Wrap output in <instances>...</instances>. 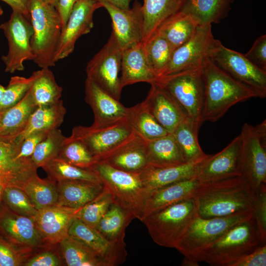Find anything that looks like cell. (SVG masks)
<instances>
[{
	"instance_id": "cell-12",
	"label": "cell",
	"mask_w": 266,
	"mask_h": 266,
	"mask_svg": "<svg viewBox=\"0 0 266 266\" xmlns=\"http://www.w3.org/2000/svg\"><path fill=\"white\" fill-rule=\"evenodd\" d=\"M122 51L112 32L106 43L88 62L86 67L87 77L119 100L123 89L119 76Z\"/></svg>"
},
{
	"instance_id": "cell-44",
	"label": "cell",
	"mask_w": 266,
	"mask_h": 266,
	"mask_svg": "<svg viewBox=\"0 0 266 266\" xmlns=\"http://www.w3.org/2000/svg\"><path fill=\"white\" fill-rule=\"evenodd\" d=\"M66 137L58 129L50 131L46 137L36 146L31 158L38 168L43 167L58 157Z\"/></svg>"
},
{
	"instance_id": "cell-13",
	"label": "cell",
	"mask_w": 266,
	"mask_h": 266,
	"mask_svg": "<svg viewBox=\"0 0 266 266\" xmlns=\"http://www.w3.org/2000/svg\"><path fill=\"white\" fill-rule=\"evenodd\" d=\"M211 25L199 26L188 41L173 50L168 62L158 77L201 68L209 58L214 39Z\"/></svg>"
},
{
	"instance_id": "cell-1",
	"label": "cell",
	"mask_w": 266,
	"mask_h": 266,
	"mask_svg": "<svg viewBox=\"0 0 266 266\" xmlns=\"http://www.w3.org/2000/svg\"><path fill=\"white\" fill-rule=\"evenodd\" d=\"M255 196L247 179L238 175L200 183L192 198L197 214L210 218L252 213Z\"/></svg>"
},
{
	"instance_id": "cell-51",
	"label": "cell",
	"mask_w": 266,
	"mask_h": 266,
	"mask_svg": "<svg viewBox=\"0 0 266 266\" xmlns=\"http://www.w3.org/2000/svg\"><path fill=\"white\" fill-rule=\"evenodd\" d=\"M266 243L238 259L231 266H266Z\"/></svg>"
},
{
	"instance_id": "cell-61",
	"label": "cell",
	"mask_w": 266,
	"mask_h": 266,
	"mask_svg": "<svg viewBox=\"0 0 266 266\" xmlns=\"http://www.w3.org/2000/svg\"><path fill=\"white\" fill-rule=\"evenodd\" d=\"M3 13V11L1 7L0 6V16L2 15Z\"/></svg>"
},
{
	"instance_id": "cell-43",
	"label": "cell",
	"mask_w": 266,
	"mask_h": 266,
	"mask_svg": "<svg viewBox=\"0 0 266 266\" xmlns=\"http://www.w3.org/2000/svg\"><path fill=\"white\" fill-rule=\"evenodd\" d=\"M57 158L76 166L91 169L98 161L86 145L70 136L66 138Z\"/></svg>"
},
{
	"instance_id": "cell-14",
	"label": "cell",
	"mask_w": 266,
	"mask_h": 266,
	"mask_svg": "<svg viewBox=\"0 0 266 266\" xmlns=\"http://www.w3.org/2000/svg\"><path fill=\"white\" fill-rule=\"evenodd\" d=\"M133 133L126 119L103 128L76 126L70 136L82 142L98 161Z\"/></svg>"
},
{
	"instance_id": "cell-17",
	"label": "cell",
	"mask_w": 266,
	"mask_h": 266,
	"mask_svg": "<svg viewBox=\"0 0 266 266\" xmlns=\"http://www.w3.org/2000/svg\"><path fill=\"white\" fill-rule=\"evenodd\" d=\"M242 138L239 134L220 152L209 155L200 165L196 177L200 183L242 175Z\"/></svg>"
},
{
	"instance_id": "cell-59",
	"label": "cell",
	"mask_w": 266,
	"mask_h": 266,
	"mask_svg": "<svg viewBox=\"0 0 266 266\" xmlns=\"http://www.w3.org/2000/svg\"><path fill=\"white\" fill-rule=\"evenodd\" d=\"M4 188V187L3 186L0 185V201L1 197H2Z\"/></svg>"
},
{
	"instance_id": "cell-6",
	"label": "cell",
	"mask_w": 266,
	"mask_h": 266,
	"mask_svg": "<svg viewBox=\"0 0 266 266\" xmlns=\"http://www.w3.org/2000/svg\"><path fill=\"white\" fill-rule=\"evenodd\" d=\"M252 213L203 218L197 214L174 249L184 258L183 266H197L203 251L236 223L252 217Z\"/></svg>"
},
{
	"instance_id": "cell-23",
	"label": "cell",
	"mask_w": 266,
	"mask_h": 266,
	"mask_svg": "<svg viewBox=\"0 0 266 266\" xmlns=\"http://www.w3.org/2000/svg\"><path fill=\"white\" fill-rule=\"evenodd\" d=\"M77 210L50 206L38 210L33 219L42 239L51 244L60 243L68 235V228Z\"/></svg>"
},
{
	"instance_id": "cell-11",
	"label": "cell",
	"mask_w": 266,
	"mask_h": 266,
	"mask_svg": "<svg viewBox=\"0 0 266 266\" xmlns=\"http://www.w3.org/2000/svg\"><path fill=\"white\" fill-rule=\"evenodd\" d=\"M8 42V52L1 57L5 71L13 73L24 69V62L33 61L31 39L33 30L31 21L21 13L12 10L9 19L0 25Z\"/></svg>"
},
{
	"instance_id": "cell-30",
	"label": "cell",
	"mask_w": 266,
	"mask_h": 266,
	"mask_svg": "<svg viewBox=\"0 0 266 266\" xmlns=\"http://www.w3.org/2000/svg\"><path fill=\"white\" fill-rule=\"evenodd\" d=\"M66 113V108L61 100L54 104L37 106L29 117L25 128L16 139L22 142L33 133L49 132L58 129L63 123Z\"/></svg>"
},
{
	"instance_id": "cell-50",
	"label": "cell",
	"mask_w": 266,
	"mask_h": 266,
	"mask_svg": "<svg viewBox=\"0 0 266 266\" xmlns=\"http://www.w3.org/2000/svg\"><path fill=\"white\" fill-rule=\"evenodd\" d=\"M22 251L0 239V266L21 265L24 259Z\"/></svg>"
},
{
	"instance_id": "cell-47",
	"label": "cell",
	"mask_w": 266,
	"mask_h": 266,
	"mask_svg": "<svg viewBox=\"0 0 266 266\" xmlns=\"http://www.w3.org/2000/svg\"><path fill=\"white\" fill-rule=\"evenodd\" d=\"M2 197L11 210L18 214L33 218L37 212L28 196L21 188L5 187Z\"/></svg>"
},
{
	"instance_id": "cell-54",
	"label": "cell",
	"mask_w": 266,
	"mask_h": 266,
	"mask_svg": "<svg viewBox=\"0 0 266 266\" xmlns=\"http://www.w3.org/2000/svg\"><path fill=\"white\" fill-rule=\"evenodd\" d=\"M76 0H58L56 8L60 16L62 31L65 28Z\"/></svg>"
},
{
	"instance_id": "cell-39",
	"label": "cell",
	"mask_w": 266,
	"mask_h": 266,
	"mask_svg": "<svg viewBox=\"0 0 266 266\" xmlns=\"http://www.w3.org/2000/svg\"><path fill=\"white\" fill-rule=\"evenodd\" d=\"M60 243L62 255L68 266H105L89 248L68 235Z\"/></svg>"
},
{
	"instance_id": "cell-28",
	"label": "cell",
	"mask_w": 266,
	"mask_h": 266,
	"mask_svg": "<svg viewBox=\"0 0 266 266\" xmlns=\"http://www.w3.org/2000/svg\"><path fill=\"white\" fill-rule=\"evenodd\" d=\"M57 206L77 210L97 198L102 191L101 184L78 180H65L57 184Z\"/></svg>"
},
{
	"instance_id": "cell-7",
	"label": "cell",
	"mask_w": 266,
	"mask_h": 266,
	"mask_svg": "<svg viewBox=\"0 0 266 266\" xmlns=\"http://www.w3.org/2000/svg\"><path fill=\"white\" fill-rule=\"evenodd\" d=\"M196 214L194 200L190 198L156 211L141 222L155 243L175 248Z\"/></svg>"
},
{
	"instance_id": "cell-24",
	"label": "cell",
	"mask_w": 266,
	"mask_h": 266,
	"mask_svg": "<svg viewBox=\"0 0 266 266\" xmlns=\"http://www.w3.org/2000/svg\"><path fill=\"white\" fill-rule=\"evenodd\" d=\"M0 229L25 252L38 246L42 239L32 217L5 211L0 216Z\"/></svg>"
},
{
	"instance_id": "cell-57",
	"label": "cell",
	"mask_w": 266,
	"mask_h": 266,
	"mask_svg": "<svg viewBox=\"0 0 266 266\" xmlns=\"http://www.w3.org/2000/svg\"><path fill=\"white\" fill-rule=\"evenodd\" d=\"M5 87L0 84V103L3 98Z\"/></svg>"
},
{
	"instance_id": "cell-46",
	"label": "cell",
	"mask_w": 266,
	"mask_h": 266,
	"mask_svg": "<svg viewBox=\"0 0 266 266\" xmlns=\"http://www.w3.org/2000/svg\"><path fill=\"white\" fill-rule=\"evenodd\" d=\"M36 75V71H35L28 78L20 76L11 77L5 87L0 108L7 109L19 102L31 89Z\"/></svg>"
},
{
	"instance_id": "cell-5",
	"label": "cell",
	"mask_w": 266,
	"mask_h": 266,
	"mask_svg": "<svg viewBox=\"0 0 266 266\" xmlns=\"http://www.w3.org/2000/svg\"><path fill=\"white\" fill-rule=\"evenodd\" d=\"M91 169L109 194L112 203L129 211L140 220L150 192L139 174L118 169L102 161H97Z\"/></svg>"
},
{
	"instance_id": "cell-38",
	"label": "cell",
	"mask_w": 266,
	"mask_h": 266,
	"mask_svg": "<svg viewBox=\"0 0 266 266\" xmlns=\"http://www.w3.org/2000/svg\"><path fill=\"white\" fill-rule=\"evenodd\" d=\"M22 189L37 210L57 204V185L52 180L41 179L37 175L29 179Z\"/></svg>"
},
{
	"instance_id": "cell-53",
	"label": "cell",
	"mask_w": 266,
	"mask_h": 266,
	"mask_svg": "<svg viewBox=\"0 0 266 266\" xmlns=\"http://www.w3.org/2000/svg\"><path fill=\"white\" fill-rule=\"evenodd\" d=\"M61 263L53 253L46 251L30 259L25 264L26 266H58Z\"/></svg>"
},
{
	"instance_id": "cell-40",
	"label": "cell",
	"mask_w": 266,
	"mask_h": 266,
	"mask_svg": "<svg viewBox=\"0 0 266 266\" xmlns=\"http://www.w3.org/2000/svg\"><path fill=\"white\" fill-rule=\"evenodd\" d=\"M42 168L53 181L78 180L101 184L99 177L91 169L76 166L59 158L50 161Z\"/></svg>"
},
{
	"instance_id": "cell-8",
	"label": "cell",
	"mask_w": 266,
	"mask_h": 266,
	"mask_svg": "<svg viewBox=\"0 0 266 266\" xmlns=\"http://www.w3.org/2000/svg\"><path fill=\"white\" fill-rule=\"evenodd\" d=\"M155 84L166 90L199 131L202 123L203 83L201 67L158 77Z\"/></svg>"
},
{
	"instance_id": "cell-16",
	"label": "cell",
	"mask_w": 266,
	"mask_h": 266,
	"mask_svg": "<svg viewBox=\"0 0 266 266\" xmlns=\"http://www.w3.org/2000/svg\"><path fill=\"white\" fill-rule=\"evenodd\" d=\"M68 235L89 248L103 261L105 266H118L126 260V244L109 241L96 229L76 217L69 226Z\"/></svg>"
},
{
	"instance_id": "cell-35",
	"label": "cell",
	"mask_w": 266,
	"mask_h": 266,
	"mask_svg": "<svg viewBox=\"0 0 266 266\" xmlns=\"http://www.w3.org/2000/svg\"><path fill=\"white\" fill-rule=\"evenodd\" d=\"M134 219V216L131 212L112 203L96 229L109 241L126 244L125 231Z\"/></svg>"
},
{
	"instance_id": "cell-37",
	"label": "cell",
	"mask_w": 266,
	"mask_h": 266,
	"mask_svg": "<svg viewBox=\"0 0 266 266\" xmlns=\"http://www.w3.org/2000/svg\"><path fill=\"white\" fill-rule=\"evenodd\" d=\"M30 92L35 104L39 106L57 102L61 100L63 88L56 82L49 67H46L36 71Z\"/></svg>"
},
{
	"instance_id": "cell-20",
	"label": "cell",
	"mask_w": 266,
	"mask_h": 266,
	"mask_svg": "<svg viewBox=\"0 0 266 266\" xmlns=\"http://www.w3.org/2000/svg\"><path fill=\"white\" fill-rule=\"evenodd\" d=\"M85 100L93 112L92 126L94 128L107 127L127 119L129 108L88 77L85 81Z\"/></svg>"
},
{
	"instance_id": "cell-25",
	"label": "cell",
	"mask_w": 266,
	"mask_h": 266,
	"mask_svg": "<svg viewBox=\"0 0 266 266\" xmlns=\"http://www.w3.org/2000/svg\"><path fill=\"white\" fill-rule=\"evenodd\" d=\"M183 165L165 167L148 166L139 175L149 191L195 177L201 163L209 156Z\"/></svg>"
},
{
	"instance_id": "cell-41",
	"label": "cell",
	"mask_w": 266,
	"mask_h": 266,
	"mask_svg": "<svg viewBox=\"0 0 266 266\" xmlns=\"http://www.w3.org/2000/svg\"><path fill=\"white\" fill-rule=\"evenodd\" d=\"M198 132L188 119L182 122L172 133L186 163L202 158L207 154L198 141Z\"/></svg>"
},
{
	"instance_id": "cell-33",
	"label": "cell",
	"mask_w": 266,
	"mask_h": 266,
	"mask_svg": "<svg viewBox=\"0 0 266 266\" xmlns=\"http://www.w3.org/2000/svg\"><path fill=\"white\" fill-rule=\"evenodd\" d=\"M199 26L194 17L179 10L167 18L157 31L166 38L174 50L188 41Z\"/></svg>"
},
{
	"instance_id": "cell-58",
	"label": "cell",
	"mask_w": 266,
	"mask_h": 266,
	"mask_svg": "<svg viewBox=\"0 0 266 266\" xmlns=\"http://www.w3.org/2000/svg\"><path fill=\"white\" fill-rule=\"evenodd\" d=\"M48 3L52 4L54 6L56 7L58 0H44Z\"/></svg>"
},
{
	"instance_id": "cell-26",
	"label": "cell",
	"mask_w": 266,
	"mask_h": 266,
	"mask_svg": "<svg viewBox=\"0 0 266 266\" xmlns=\"http://www.w3.org/2000/svg\"><path fill=\"white\" fill-rule=\"evenodd\" d=\"M121 85L125 86L138 82H155L158 76L149 64L141 43L122 51Z\"/></svg>"
},
{
	"instance_id": "cell-29",
	"label": "cell",
	"mask_w": 266,
	"mask_h": 266,
	"mask_svg": "<svg viewBox=\"0 0 266 266\" xmlns=\"http://www.w3.org/2000/svg\"><path fill=\"white\" fill-rule=\"evenodd\" d=\"M36 107L30 89L19 102L6 109L2 115L0 120V141L15 140L25 128Z\"/></svg>"
},
{
	"instance_id": "cell-18",
	"label": "cell",
	"mask_w": 266,
	"mask_h": 266,
	"mask_svg": "<svg viewBox=\"0 0 266 266\" xmlns=\"http://www.w3.org/2000/svg\"><path fill=\"white\" fill-rule=\"evenodd\" d=\"M22 142L0 141V185L4 188L22 189L31 178L37 175V167L31 158L19 157Z\"/></svg>"
},
{
	"instance_id": "cell-9",
	"label": "cell",
	"mask_w": 266,
	"mask_h": 266,
	"mask_svg": "<svg viewBox=\"0 0 266 266\" xmlns=\"http://www.w3.org/2000/svg\"><path fill=\"white\" fill-rule=\"evenodd\" d=\"M209 58L232 77L257 92L261 98L266 97V70L251 62L243 54L225 47L214 39Z\"/></svg>"
},
{
	"instance_id": "cell-31",
	"label": "cell",
	"mask_w": 266,
	"mask_h": 266,
	"mask_svg": "<svg viewBox=\"0 0 266 266\" xmlns=\"http://www.w3.org/2000/svg\"><path fill=\"white\" fill-rule=\"evenodd\" d=\"M186 0H144L142 5L144 44L169 17L180 10Z\"/></svg>"
},
{
	"instance_id": "cell-48",
	"label": "cell",
	"mask_w": 266,
	"mask_h": 266,
	"mask_svg": "<svg viewBox=\"0 0 266 266\" xmlns=\"http://www.w3.org/2000/svg\"><path fill=\"white\" fill-rule=\"evenodd\" d=\"M252 213L261 233L266 239V186L255 191Z\"/></svg>"
},
{
	"instance_id": "cell-27",
	"label": "cell",
	"mask_w": 266,
	"mask_h": 266,
	"mask_svg": "<svg viewBox=\"0 0 266 266\" xmlns=\"http://www.w3.org/2000/svg\"><path fill=\"white\" fill-rule=\"evenodd\" d=\"M197 177L183 180L150 192L140 221L151 213L181 200L192 198L200 184Z\"/></svg>"
},
{
	"instance_id": "cell-60",
	"label": "cell",
	"mask_w": 266,
	"mask_h": 266,
	"mask_svg": "<svg viewBox=\"0 0 266 266\" xmlns=\"http://www.w3.org/2000/svg\"><path fill=\"white\" fill-rule=\"evenodd\" d=\"M5 110L6 109H2L0 108V120Z\"/></svg>"
},
{
	"instance_id": "cell-49",
	"label": "cell",
	"mask_w": 266,
	"mask_h": 266,
	"mask_svg": "<svg viewBox=\"0 0 266 266\" xmlns=\"http://www.w3.org/2000/svg\"><path fill=\"white\" fill-rule=\"evenodd\" d=\"M244 56L259 68L266 70V35L259 37Z\"/></svg>"
},
{
	"instance_id": "cell-15",
	"label": "cell",
	"mask_w": 266,
	"mask_h": 266,
	"mask_svg": "<svg viewBox=\"0 0 266 266\" xmlns=\"http://www.w3.org/2000/svg\"><path fill=\"white\" fill-rule=\"evenodd\" d=\"M102 5L98 0H76L62 31L54 57L55 63L68 57L73 51L78 39L90 32L94 27V13Z\"/></svg>"
},
{
	"instance_id": "cell-45",
	"label": "cell",
	"mask_w": 266,
	"mask_h": 266,
	"mask_svg": "<svg viewBox=\"0 0 266 266\" xmlns=\"http://www.w3.org/2000/svg\"><path fill=\"white\" fill-rule=\"evenodd\" d=\"M112 203L109 194L103 189L97 198L77 209L75 217L96 229Z\"/></svg>"
},
{
	"instance_id": "cell-22",
	"label": "cell",
	"mask_w": 266,
	"mask_h": 266,
	"mask_svg": "<svg viewBox=\"0 0 266 266\" xmlns=\"http://www.w3.org/2000/svg\"><path fill=\"white\" fill-rule=\"evenodd\" d=\"M142 103L169 133L188 119L175 100L166 90L153 83Z\"/></svg>"
},
{
	"instance_id": "cell-52",
	"label": "cell",
	"mask_w": 266,
	"mask_h": 266,
	"mask_svg": "<svg viewBox=\"0 0 266 266\" xmlns=\"http://www.w3.org/2000/svg\"><path fill=\"white\" fill-rule=\"evenodd\" d=\"M49 132H35L26 137L22 142L19 157L31 158L37 145L46 137Z\"/></svg>"
},
{
	"instance_id": "cell-21",
	"label": "cell",
	"mask_w": 266,
	"mask_h": 266,
	"mask_svg": "<svg viewBox=\"0 0 266 266\" xmlns=\"http://www.w3.org/2000/svg\"><path fill=\"white\" fill-rule=\"evenodd\" d=\"M146 148V141L134 133L99 161L124 171L139 174L148 166Z\"/></svg>"
},
{
	"instance_id": "cell-10",
	"label": "cell",
	"mask_w": 266,
	"mask_h": 266,
	"mask_svg": "<svg viewBox=\"0 0 266 266\" xmlns=\"http://www.w3.org/2000/svg\"><path fill=\"white\" fill-rule=\"evenodd\" d=\"M242 138V175L255 190L266 186V122L256 126L245 123Z\"/></svg>"
},
{
	"instance_id": "cell-32",
	"label": "cell",
	"mask_w": 266,
	"mask_h": 266,
	"mask_svg": "<svg viewBox=\"0 0 266 266\" xmlns=\"http://www.w3.org/2000/svg\"><path fill=\"white\" fill-rule=\"evenodd\" d=\"M146 151L149 166L165 167L187 163L172 133L146 141Z\"/></svg>"
},
{
	"instance_id": "cell-34",
	"label": "cell",
	"mask_w": 266,
	"mask_h": 266,
	"mask_svg": "<svg viewBox=\"0 0 266 266\" xmlns=\"http://www.w3.org/2000/svg\"><path fill=\"white\" fill-rule=\"evenodd\" d=\"M233 0H186L180 10L194 17L200 25L218 23L228 15Z\"/></svg>"
},
{
	"instance_id": "cell-19",
	"label": "cell",
	"mask_w": 266,
	"mask_h": 266,
	"mask_svg": "<svg viewBox=\"0 0 266 266\" xmlns=\"http://www.w3.org/2000/svg\"><path fill=\"white\" fill-rule=\"evenodd\" d=\"M100 2L111 17L112 32L122 50L141 42L143 16L142 5L137 0H134L129 9L119 8L104 0Z\"/></svg>"
},
{
	"instance_id": "cell-56",
	"label": "cell",
	"mask_w": 266,
	"mask_h": 266,
	"mask_svg": "<svg viewBox=\"0 0 266 266\" xmlns=\"http://www.w3.org/2000/svg\"><path fill=\"white\" fill-rule=\"evenodd\" d=\"M106 1L117 7L122 9L130 8V4L132 0H98Z\"/></svg>"
},
{
	"instance_id": "cell-3",
	"label": "cell",
	"mask_w": 266,
	"mask_h": 266,
	"mask_svg": "<svg viewBox=\"0 0 266 266\" xmlns=\"http://www.w3.org/2000/svg\"><path fill=\"white\" fill-rule=\"evenodd\" d=\"M266 243L253 217L238 222L208 246L200 262L212 266H231L234 262Z\"/></svg>"
},
{
	"instance_id": "cell-42",
	"label": "cell",
	"mask_w": 266,
	"mask_h": 266,
	"mask_svg": "<svg viewBox=\"0 0 266 266\" xmlns=\"http://www.w3.org/2000/svg\"><path fill=\"white\" fill-rule=\"evenodd\" d=\"M142 45L149 64L158 76L171 57V46L157 31Z\"/></svg>"
},
{
	"instance_id": "cell-55",
	"label": "cell",
	"mask_w": 266,
	"mask_h": 266,
	"mask_svg": "<svg viewBox=\"0 0 266 266\" xmlns=\"http://www.w3.org/2000/svg\"><path fill=\"white\" fill-rule=\"evenodd\" d=\"M7 4L12 10L17 11L30 21V15L28 8V0H0Z\"/></svg>"
},
{
	"instance_id": "cell-4",
	"label": "cell",
	"mask_w": 266,
	"mask_h": 266,
	"mask_svg": "<svg viewBox=\"0 0 266 266\" xmlns=\"http://www.w3.org/2000/svg\"><path fill=\"white\" fill-rule=\"evenodd\" d=\"M28 8L33 30L31 39L33 61L41 68L55 66L54 57L62 32L58 12L44 0H28Z\"/></svg>"
},
{
	"instance_id": "cell-36",
	"label": "cell",
	"mask_w": 266,
	"mask_h": 266,
	"mask_svg": "<svg viewBox=\"0 0 266 266\" xmlns=\"http://www.w3.org/2000/svg\"><path fill=\"white\" fill-rule=\"evenodd\" d=\"M127 119L133 133L146 141L153 140L169 133L142 102L129 108Z\"/></svg>"
},
{
	"instance_id": "cell-2",
	"label": "cell",
	"mask_w": 266,
	"mask_h": 266,
	"mask_svg": "<svg viewBox=\"0 0 266 266\" xmlns=\"http://www.w3.org/2000/svg\"><path fill=\"white\" fill-rule=\"evenodd\" d=\"M204 96L203 121L214 122L234 104L253 98H261L256 91L235 79L208 58L201 67Z\"/></svg>"
}]
</instances>
